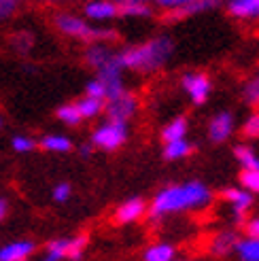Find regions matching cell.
<instances>
[{"instance_id":"obj_19","label":"cell","mask_w":259,"mask_h":261,"mask_svg":"<svg viewBox=\"0 0 259 261\" xmlns=\"http://www.w3.org/2000/svg\"><path fill=\"white\" fill-rule=\"evenodd\" d=\"M236 261H259V240L255 238H238L234 249Z\"/></svg>"},{"instance_id":"obj_35","label":"cell","mask_w":259,"mask_h":261,"mask_svg":"<svg viewBox=\"0 0 259 261\" xmlns=\"http://www.w3.org/2000/svg\"><path fill=\"white\" fill-rule=\"evenodd\" d=\"M19 9H21V5H17V3H11V0H0V23L9 21Z\"/></svg>"},{"instance_id":"obj_2","label":"cell","mask_w":259,"mask_h":261,"mask_svg":"<svg viewBox=\"0 0 259 261\" xmlns=\"http://www.w3.org/2000/svg\"><path fill=\"white\" fill-rule=\"evenodd\" d=\"M172 54H174V43L170 36H153L145 43L117 51V58L123 70H132L138 74H153L170 62Z\"/></svg>"},{"instance_id":"obj_22","label":"cell","mask_w":259,"mask_h":261,"mask_svg":"<svg viewBox=\"0 0 259 261\" xmlns=\"http://www.w3.org/2000/svg\"><path fill=\"white\" fill-rule=\"evenodd\" d=\"M9 43H11V47H13V51H15V54L25 56V54H30L32 47H34V34L28 32V30L13 32L11 38H9Z\"/></svg>"},{"instance_id":"obj_6","label":"cell","mask_w":259,"mask_h":261,"mask_svg":"<svg viewBox=\"0 0 259 261\" xmlns=\"http://www.w3.org/2000/svg\"><path fill=\"white\" fill-rule=\"evenodd\" d=\"M221 198L231 208V221H234V225L242 227V223L247 221L249 211L255 204V195L249 193L247 189H242V187H227V189H223Z\"/></svg>"},{"instance_id":"obj_27","label":"cell","mask_w":259,"mask_h":261,"mask_svg":"<svg viewBox=\"0 0 259 261\" xmlns=\"http://www.w3.org/2000/svg\"><path fill=\"white\" fill-rule=\"evenodd\" d=\"M87 244H89L87 233H79V236L70 238L68 257H66V259H70V261H81V259H83V253H85V249H87Z\"/></svg>"},{"instance_id":"obj_43","label":"cell","mask_w":259,"mask_h":261,"mask_svg":"<svg viewBox=\"0 0 259 261\" xmlns=\"http://www.w3.org/2000/svg\"><path fill=\"white\" fill-rule=\"evenodd\" d=\"M257 76H259V70H257Z\"/></svg>"},{"instance_id":"obj_15","label":"cell","mask_w":259,"mask_h":261,"mask_svg":"<svg viewBox=\"0 0 259 261\" xmlns=\"http://www.w3.org/2000/svg\"><path fill=\"white\" fill-rule=\"evenodd\" d=\"M193 151H196V147H193V142H189L187 138L172 140V142H166V145H164V160L178 162V160L189 158Z\"/></svg>"},{"instance_id":"obj_25","label":"cell","mask_w":259,"mask_h":261,"mask_svg":"<svg viewBox=\"0 0 259 261\" xmlns=\"http://www.w3.org/2000/svg\"><path fill=\"white\" fill-rule=\"evenodd\" d=\"M117 7H119V17L125 19H142L153 15L151 5H117Z\"/></svg>"},{"instance_id":"obj_12","label":"cell","mask_w":259,"mask_h":261,"mask_svg":"<svg viewBox=\"0 0 259 261\" xmlns=\"http://www.w3.org/2000/svg\"><path fill=\"white\" fill-rule=\"evenodd\" d=\"M115 54L117 51H113L107 43H94V45H87V49L83 51V60L94 72H98L105 64H109L115 58Z\"/></svg>"},{"instance_id":"obj_14","label":"cell","mask_w":259,"mask_h":261,"mask_svg":"<svg viewBox=\"0 0 259 261\" xmlns=\"http://www.w3.org/2000/svg\"><path fill=\"white\" fill-rule=\"evenodd\" d=\"M36 251L32 240H13L5 246H0V261H25Z\"/></svg>"},{"instance_id":"obj_39","label":"cell","mask_w":259,"mask_h":261,"mask_svg":"<svg viewBox=\"0 0 259 261\" xmlns=\"http://www.w3.org/2000/svg\"><path fill=\"white\" fill-rule=\"evenodd\" d=\"M47 5H68V3H85V0H43Z\"/></svg>"},{"instance_id":"obj_26","label":"cell","mask_w":259,"mask_h":261,"mask_svg":"<svg viewBox=\"0 0 259 261\" xmlns=\"http://www.w3.org/2000/svg\"><path fill=\"white\" fill-rule=\"evenodd\" d=\"M242 100L249 107H259V76H251V79L242 85Z\"/></svg>"},{"instance_id":"obj_21","label":"cell","mask_w":259,"mask_h":261,"mask_svg":"<svg viewBox=\"0 0 259 261\" xmlns=\"http://www.w3.org/2000/svg\"><path fill=\"white\" fill-rule=\"evenodd\" d=\"M76 109H79L83 119H96L105 113V100H96V98H89V96H83L81 100H76Z\"/></svg>"},{"instance_id":"obj_40","label":"cell","mask_w":259,"mask_h":261,"mask_svg":"<svg viewBox=\"0 0 259 261\" xmlns=\"http://www.w3.org/2000/svg\"><path fill=\"white\" fill-rule=\"evenodd\" d=\"M11 3H17V5H23V3H25V0H11Z\"/></svg>"},{"instance_id":"obj_9","label":"cell","mask_w":259,"mask_h":261,"mask_svg":"<svg viewBox=\"0 0 259 261\" xmlns=\"http://www.w3.org/2000/svg\"><path fill=\"white\" fill-rule=\"evenodd\" d=\"M149 211V204L142 200V198H130L125 202H121L117 208H115V215L113 221L117 225H130V223H138L147 217Z\"/></svg>"},{"instance_id":"obj_31","label":"cell","mask_w":259,"mask_h":261,"mask_svg":"<svg viewBox=\"0 0 259 261\" xmlns=\"http://www.w3.org/2000/svg\"><path fill=\"white\" fill-rule=\"evenodd\" d=\"M242 136L257 140L259 138V113H251L242 123Z\"/></svg>"},{"instance_id":"obj_37","label":"cell","mask_w":259,"mask_h":261,"mask_svg":"<svg viewBox=\"0 0 259 261\" xmlns=\"http://www.w3.org/2000/svg\"><path fill=\"white\" fill-rule=\"evenodd\" d=\"M115 5H151L153 0H113Z\"/></svg>"},{"instance_id":"obj_17","label":"cell","mask_w":259,"mask_h":261,"mask_svg":"<svg viewBox=\"0 0 259 261\" xmlns=\"http://www.w3.org/2000/svg\"><path fill=\"white\" fill-rule=\"evenodd\" d=\"M38 147L47 153H68L72 151V140L64 134H45L38 140Z\"/></svg>"},{"instance_id":"obj_41","label":"cell","mask_w":259,"mask_h":261,"mask_svg":"<svg viewBox=\"0 0 259 261\" xmlns=\"http://www.w3.org/2000/svg\"><path fill=\"white\" fill-rule=\"evenodd\" d=\"M0 127H3V117H0Z\"/></svg>"},{"instance_id":"obj_29","label":"cell","mask_w":259,"mask_h":261,"mask_svg":"<svg viewBox=\"0 0 259 261\" xmlns=\"http://www.w3.org/2000/svg\"><path fill=\"white\" fill-rule=\"evenodd\" d=\"M240 187L247 189L253 195H259V170H242Z\"/></svg>"},{"instance_id":"obj_20","label":"cell","mask_w":259,"mask_h":261,"mask_svg":"<svg viewBox=\"0 0 259 261\" xmlns=\"http://www.w3.org/2000/svg\"><path fill=\"white\" fill-rule=\"evenodd\" d=\"M236 162L242 166V170H259V155L249 145H236L234 147Z\"/></svg>"},{"instance_id":"obj_5","label":"cell","mask_w":259,"mask_h":261,"mask_svg":"<svg viewBox=\"0 0 259 261\" xmlns=\"http://www.w3.org/2000/svg\"><path fill=\"white\" fill-rule=\"evenodd\" d=\"M138 107H140L138 96L125 89L117 98H111L105 102V117H107V121L127 123L138 113Z\"/></svg>"},{"instance_id":"obj_30","label":"cell","mask_w":259,"mask_h":261,"mask_svg":"<svg viewBox=\"0 0 259 261\" xmlns=\"http://www.w3.org/2000/svg\"><path fill=\"white\" fill-rule=\"evenodd\" d=\"M202 0H153V5L158 7L162 13H168V11H178V9H185V7H191V5H198Z\"/></svg>"},{"instance_id":"obj_34","label":"cell","mask_w":259,"mask_h":261,"mask_svg":"<svg viewBox=\"0 0 259 261\" xmlns=\"http://www.w3.org/2000/svg\"><path fill=\"white\" fill-rule=\"evenodd\" d=\"M242 231H244V236H247V238L259 240V215L247 217V221L242 223Z\"/></svg>"},{"instance_id":"obj_3","label":"cell","mask_w":259,"mask_h":261,"mask_svg":"<svg viewBox=\"0 0 259 261\" xmlns=\"http://www.w3.org/2000/svg\"><path fill=\"white\" fill-rule=\"evenodd\" d=\"M51 23L54 28L66 38L79 41L85 45H94V43H115L117 41V30L113 28H100L96 23H89L83 15H76L72 11H56L51 15Z\"/></svg>"},{"instance_id":"obj_16","label":"cell","mask_w":259,"mask_h":261,"mask_svg":"<svg viewBox=\"0 0 259 261\" xmlns=\"http://www.w3.org/2000/svg\"><path fill=\"white\" fill-rule=\"evenodd\" d=\"M176 249L168 242H153L142 253V261H174Z\"/></svg>"},{"instance_id":"obj_24","label":"cell","mask_w":259,"mask_h":261,"mask_svg":"<svg viewBox=\"0 0 259 261\" xmlns=\"http://www.w3.org/2000/svg\"><path fill=\"white\" fill-rule=\"evenodd\" d=\"M68 246H70V238H56L47 244L45 257H49L51 261H62L68 257Z\"/></svg>"},{"instance_id":"obj_10","label":"cell","mask_w":259,"mask_h":261,"mask_svg":"<svg viewBox=\"0 0 259 261\" xmlns=\"http://www.w3.org/2000/svg\"><path fill=\"white\" fill-rule=\"evenodd\" d=\"M234 129H236L234 115L227 113V111H221L209 121V140L213 142V145H221V142L231 138Z\"/></svg>"},{"instance_id":"obj_7","label":"cell","mask_w":259,"mask_h":261,"mask_svg":"<svg viewBox=\"0 0 259 261\" xmlns=\"http://www.w3.org/2000/svg\"><path fill=\"white\" fill-rule=\"evenodd\" d=\"M180 87H183V91L189 96V100L196 104V107H202V104L211 96L213 83H211V76L206 72L193 70V72H185L183 74V79H180Z\"/></svg>"},{"instance_id":"obj_42","label":"cell","mask_w":259,"mask_h":261,"mask_svg":"<svg viewBox=\"0 0 259 261\" xmlns=\"http://www.w3.org/2000/svg\"><path fill=\"white\" fill-rule=\"evenodd\" d=\"M174 261H185V259H174Z\"/></svg>"},{"instance_id":"obj_44","label":"cell","mask_w":259,"mask_h":261,"mask_svg":"<svg viewBox=\"0 0 259 261\" xmlns=\"http://www.w3.org/2000/svg\"><path fill=\"white\" fill-rule=\"evenodd\" d=\"M25 261H28V259H25Z\"/></svg>"},{"instance_id":"obj_36","label":"cell","mask_w":259,"mask_h":261,"mask_svg":"<svg viewBox=\"0 0 259 261\" xmlns=\"http://www.w3.org/2000/svg\"><path fill=\"white\" fill-rule=\"evenodd\" d=\"M92 153H94V147L89 145V142H85V145H81V147H79V155H81L83 160H87Z\"/></svg>"},{"instance_id":"obj_4","label":"cell","mask_w":259,"mask_h":261,"mask_svg":"<svg viewBox=\"0 0 259 261\" xmlns=\"http://www.w3.org/2000/svg\"><path fill=\"white\" fill-rule=\"evenodd\" d=\"M127 123H117V121H105L100 123L89 138V145L100 151H117L127 142Z\"/></svg>"},{"instance_id":"obj_8","label":"cell","mask_w":259,"mask_h":261,"mask_svg":"<svg viewBox=\"0 0 259 261\" xmlns=\"http://www.w3.org/2000/svg\"><path fill=\"white\" fill-rule=\"evenodd\" d=\"M81 15L89 23H100V21H111L119 17V7L113 0H85L81 7Z\"/></svg>"},{"instance_id":"obj_11","label":"cell","mask_w":259,"mask_h":261,"mask_svg":"<svg viewBox=\"0 0 259 261\" xmlns=\"http://www.w3.org/2000/svg\"><path fill=\"white\" fill-rule=\"evenodd\" d=\"M238 231L236 229H221L209 240V253L217 259H225L229 255H234L236 242H238Z\"/></svg>"},{"instance_id":"obj_38","label":"cell","mask_w":259,"mask_h":261,"mask_svg":"<svg viewBox=\"0 0 259 261\" xmlns=\"http://www.w3.org/2000/svg\"><path fill=\"white\" fill-rule=\"evenodd\" d=\"M9 215V202L5 198H0V221H5Z\"/></svg>"},{"instance_id":"obj_23","label":"cell","mask_w":259,"mask_h":261,"mask_svg":"<svg viewBox=\"0 0 259 261\" xmlns=\"http://www.w3.org/2000/svg\"><path fill=\"white\" fill-rule=\"evenodd\" d=\"M56 117L62 123H66L70 127H76L83 121V117H81V113H79V109H76L74 102H66V104H62V107H58Z\"/></svg>"},{"instance_id":"obj_32","label":"cell","mask_w":259,"mask_h":261,"mask_svg":"<svg viewBox=\"0 0 259 261\" xmlns=\"http://www.w3.org/2000/svg\"><path fill=\"white\" fill-rule=\"evenodd\" d=\"M85 96H89V98H96V100H105L107 102V91H105V85H102L96 76L94 79H89L87 83H85Z\"/></svg>"},{"instance_id":"obj_13","label":"cell","mask_w":259,"mask_h":261,"mask_svg":"<svg viewBox=\"0 0 259 261\" xmlns=\"http://www.w3.org/2000/svg\"><path fill=\"white\" fill-rule=\"evenodd\" d=\"M225 9L238 21H259V0H227Z\"/></svg>"},{"instance_id":"obj_18","label":"cell","mask_w":259,"mask_h":261,"mask_svg":"<svg viewBox=\"0 0 259 261\" xmlns=\"http://www.w3.org/2000/svg\"><path fill=\"white\" fill-rule=\"evenodd\" d=\"M187 117H174L172 121H168L164 127H162V140H164V145L166 142H172V140H180V138H185L187 136Z\"/></svg>"},{"instance_id":"obj_1","label":"cell","mask_w":259,"mask_h":261,"mask_svg":"<svg viewBox=\"0 0 259 261\" xmlns=\"http://www.w3.org/2000/svg\"><path fill=\"white\" fill-rule=\"evenodd\" d=\"M213 204V191L209 185L200 180L178 182V185H166L155 193L153 202L149 204L147 217L149 221H162L170 215L189 213V211H204Z\"/></svg>"},{"instance_id":"obj_33","label":"cell","mask_w":259,"mask_h":261,"mask_svg":"<svg viewBox=\"0 0 259 261\" xmlns=\"http://www.w3.org/2000/svg\"><path fill=\"white\" fill-rule=\"evenodd\" d=\"M70 195H72L70 182H58V185L54 187V191H51V198H54V202H58V204L68 202Z\"/></svg>"},{"instance_id":"obj_28","label":"cell","mask_w":259,"mask_h":261,"mask_svg":"<svg viewBox=\"0 0 259 261\" xmlns=\"http://www.w3.org/2000/svg\"><path fill=\"white\" fill-rule=\"evenodd\" d=\"M11 147L15 153H30L38 147V142L32 138V136H25V134H17L11 138Z\"/></svg>"}]
</instances>
